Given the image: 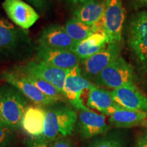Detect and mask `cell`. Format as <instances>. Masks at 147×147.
<instances>
[{"label": "cell", "instance_id": "6da1fadb", "mask_svg": "<svg viewBox=\"0 0 147 147\" xmlns=\"http://www.w3.org/2000/svg\"><path fill=\"white\" fill-rule=\"evenodd\" d=\"M35 51L36 47L27 29L0 18V60L23 61Z\"/></svg>", "mask_w": 147, "mask_h": 147}, {"label": "cell", "instance_id": "7a4b0ae2", "mask_svg": "<svg viewBox=\"0 0 147 147\" xmlns=\"http://www.w3.org/2000/svg\"><path fill=\"white\" fill-rule=\"evenodd\" d=\"M55 104L46 111L45 129L42 136L47 142L71 135L78 119L74 108L65 104Z\"/></svg>", "mask_w": 147, "mask_h": 147}, {"label": "cell", "instance_id": "3957f363", "mask_svg": "<svg viewBox=\"0 0 147 147\" xmlns=\"http://www.w3.org/2000/svg\"><path fill=\"white\" fill-rule=\"evenodd\" d=\"M28 99L19 90L8 83L0 87V122L16 129L21 127L28 108Z\"/></svg>", "mask_w": 147, "mask_h": 147}, {"label": "cell", "instance_id": "277c9868", "mask_svg": "<svg viewBox=\"0 0 147 147\" xmlns=\"http://www.w3.org/2000/svg\"><path fill=\"white\" fill-rule=\"evenodd\" d=\"M127 44L141 67L147 70V11L137 12L127 25Z\"/></svg>", "mask_w": 147, "mask_h": 147}, {"label": "cell", "instance_id": "5b68a950", "mask_svg": "<svg viewBox=\"0 0 147 147\" xmlns=\"http://www.w3.org/2000/svg\"><path fill=\"white\" fill-rule=\"evenodd\" d=\"M134 80L133 67L121 56L103 69L94 79L97 85H102L113 89L135 86Z\"/></svg>", "mask_w": 147, "mask_h": 147}, {"label": "cell", "instance_id": "8992f818", "mask_svg": "<svg viewBox=\"0 0 147 147\" xmlns=\"http://www.w3.org/2000/svg\"><path fill=\"white\" fill-rule=\"evenodd\" d=\"M0 78L19 90L28 100L32 102L36 106H51L57 102V101L47 96L40 91L16 67L3 71L0 74Z\"/></svg>", "mask_w": 147, "mask_h": 147}, {"label": "cell", "instance_id": "52a82bcc", "mask_svg": "<svg viewBox=\"0 0 147 147\" xmlns=\"http://www.w3.org/2000/svg\"><path fill=\"white\" fill-rule=\"evenodd\" d=\"M104 32L106 42L110 44L121 43L122 32L125 19V10L121 0H105Z\"/></svg>", "mask_w": 147, "mask_h": 147}, {"label": "cell", "instance_id": "ba28073f", "mask_svg": "<svg viewBox=\"0 0 147 147\" xmlns=\"http://www.w3.org/2000/svg\"><path fill=\"white\" fill-rule=\"evenodd\" d=\"M121 49V43L110 44L96 54L81 60L82 74L88 80H94L103 69L119 57Z\"/></svg>", "mask_w": 147, "mask_h": 147}, {"label": "cell", "instance_id": "9c48e42d", "mask_svg": "<svg viewBox=\"0 0 147 147\" xmlns=\"http://www.w3.org/2000/svg\"><path fill=\"white\" fill-rule=\"evenodd\" d=\"M93 85L82 74L80 65L69 71L63 86V95L75 109L89 110L82 103V95L84 90L89 89Z\"/></svg>", "mask_w": 147, "mask_h": 147}, {"label": "cell", "instance_id": "30bf717a", "mask_svg": "<svg viewBox=\"0 0 147 147\" xmlns=\"http://www.w3.org/2000/svg\"><path fill=\"white\" fill-rule=\"evenodd\" d=\"M16 67L23 72L30 74L50 82L63 95V86L69 70L57 68L38 59L29 61Z\"/></svg>", "mask_w": 147, "mask_h": 147}, {"label": "cell", "instance_id": "8fae6325", "mask_svg": "<svg viewBox=\"0 0 147 147\" xmlns=\"http://www.w3.org/2000/svg\"><path fill=\"white\" fill-rule=\"evenodd\" d=\"M2 7L12 23L23 29L30 28L39 19L38 12L23 0H4Z\"/></svg>", "mask_w": 147, "mask_h": 147}, {"label": "cell", "instance_id": "7c38bea8", "mask_svg": "<svg viewBox=\"0 0 147 147\" xmlns=\"http://www.w3.org/2000/svg\"><path fill=\"white\" fill-rule=\"evenodd\" d=\"M36 59L57 68L70 70L80 65V59L69 50L53 49L38 46Z\"/></svg>", "mask_w": 147, "mask_h": 147}, {"label": "cell", "instance_id": "4fadbf2b", "mask_svg": "<svg viewBox=\"0 0 147 147\" xmlns=\"http://www.w3.org/2000/svg\"><path fill=\"white\" fill-rule=\"evenodd\" d=\"M75 42L59 24H53L42 29L38 38V46L53 49L70 50Z\"/></svg>", "mask_w": 147, "mask_h": 147}, {"label": "cell", "instance_id": "5bb4252c", "mask_svg": "<svg viewBox=\"0 0 147 147\" xmlns=\"http://www.w3.org/2000/svg\"><path fill=\"white\" fill-rule=\"evenodd\" d=\"M113 100L121 107L147 113V97L136 86H127L111 91Z\"/></svg>", "mask_w": 147, "mask_h": 147}, {"label": "cell", "instance_id": "9a60e30c", "mask_svg": "<svg viewBox=\"0 0 147 147\" xmlns=\"http://www.w3.org/2000/svg\"><path fill=\"white\" fill-rule=\"evenodd\" d=\"M78 128L80 135L84 138H91L106 132L109 129L105 116L91 110H80L78 115Z\"/></svg>", "mask_w": 147, "mask_h": 147}, {"label": "cell", "instance_id": "2e32d148", "mask_svg": "<svg viewBox=\"0 0 147 147\" xmlns=\"http://www.w3.org/2000/svg\"><path fill=\"white\" fill-rule=\"evenodd\" d=\"M87 106L106 115H111L119 106L112 97L111 92L93 84L89 90Z\"/></svg>", "mask_w": 147, "mask_h": 147}, {"label": "cell", "instance_id": "e0dca14e", "mask_svg": "<svg viewBox=\"0 0 147 147\" xmlns=\"http://www.w3.org/2000/svg\"><path fill=\"white\" fill-rule=\"evenodd\" d=\"M109 122L116 127L128 128L147 125V113L128 110L119 106L110 116Z\"/></svg>", "mask_w": 147, "mask_h": 147}, {"label": "cell", "instance_id": "ac0fdd59", "mask_svg": "<svg viewBox=\"0 0 147 147\" xmlns=\"http://www.w3.org/2000/svg\"><path fill=\"white\" fill-rule=\"evenodd\" d=\"M45 119L46 110L40 106H29L24 114L21 126L31 136L40 137L44 132Z\"/></svg>", "mask_w": 147, "mask_h": 147}, {"label": "cell", "instance_id": "d6986e66", "mask_svg": "<svg viewBox=\"0 0 147 147\" xmlns=\"http://www.w3.org/2000/svg\"><path fill=\"white\" fill-rule=\"evenodd\" d=\"M106 38L103 34H93L82 41L76 42L69 51L74 53L80 61L96 54L106 47Z\"/></svg>", "mask_w": 147, "mask_h": 147}, {"label": "cell", "instance_id": "ffe728a7", "mask_svg": "<svg viewBox=\"0 0 147 147\" xmlns=\"http://www.w3.org/2000/svg\"><path fill=\"white\" fill-rule=\"evenodd\" d=\"M105 10V0H93L75 9L73 17L91 27L104 16Z\"/></svg>", "mask_w": 147, "mask_h": 147}, {"label": "cell", "instance_id": "44dd1931", "mask_svg": "<svg viewBox=\"0 0 147 147\" xmlns=\"http://www.w3.org/2000/svg\"><path fill=\"white\" fill-rule=\"evenodd\" d=\"M63 27L75 43L82 41L93 34L91 27L74 17L69 19Z\"/></svg>", "mask_w": 147, "mask_h": 147}, {"label": "cell", "instance_id": "7402d4cb", "mask_svg": "<svg viewBox=\"0 0 147 147\" xmlns=\"http://www.w3.org/2000/svg\"><path fill=\"white\" fill-rule=\"evenodd\" d=\"M16 68H17V67H16ZM18 70H20V69H18ZM22 72L25 75V76H26L40 91H42V93L47 95V96L51 97V98L53 99V100H55L56 101H57V102L61 100H63L64 95L62 94V93H61L55 86H53L52 84H51L50 82L46 81V80H43V79L38 78V77H37L36 76H34V75L30 74L23 72V71H22Z\"/></svg>", "mask_w": 147, "mask_h": 147}, {"label": "cell", "instance_id": "603a6c76", "mask_svg": "<svg viewBox=\"0 0 147 147\" xmlns=\"http://www.w3.org/2000/svg\"><path fill=\"white\" fill-rule=\"evenodd\" d=\"M15 129L0 122V147H12L16 139Z\"/></svg>", "mask_w": 147, "mask_h": 147}, {"label": "cell", "instance_id": "cb8c5ba5", "mask_svg": "<svg viewBox=\"0 0 147 147\" xmlns=\"http://www.w3.org/2000/svg\"><path fill=\"white\" fill-rule=\"evenodd\" d=\"M40 14H45L51 8L52 0H25Z\"/></svg>", "mask_w": 147, "mask_h": 147}, {"label": "cell", "instance_id": "d4e9b609", "mask_svg": "<svg viewBox=\"0 0 147 147\" xmlns=\"http://www.w3.org/2000/svg\"><path fill=\"white\" fill-rule=\"evenodd\" d=\"M89 147H123L120 140L116 138H104L95 141Z\"/></svg>", "mask_w": 147, "mask_h": 147}, {"label": "cell", "instance_id": "484cf974", "mask_svg": "<svg viewBox=\"0 0 147 147\" xmlns=\"http://www.w3.org/2000/svg\"><path fill=\"white\" fill-rule=\"evenodd\" d=\"M63 2L67 5L69 8L74 10L78 7L85 4L89 1H93V0H61Z\"/></svg>", "mask_w": 147, "mask_h": 147}, {"label": "cell", "instance_id": "4316f807", "mask_svg": "<svg viewBox=\"0 0 147 147\" xmlns=\"http://www.w3.org/2000/svg\"><path fill=\"white\" fill-rule=\"evenodd\" d=\"M51 147H74L72 143L68 140L59 138L55 140Z\"/></svg>", "mask_w": 147, "mask_h": 147}, {"label": "cell", "instance_id": "83f0119b", "mask_svg": "<svg viewBox=\"0 0 147 147\" xmlns=\"http://www.w3.org/2000/svg\"><path fill=\"white\" fill-rule=\"evenodd\" d=\"M48 142L42 136L36 138V140L32 144L29 145V147H49Z\"/></svg>", "mask_w": 147, "mask_h": 147}, {"label": "cell", "instance_id": "f1b7e54d", "mask_svg": "<svg viewBox=\"0 0 147 147\" xmlns=\"http://www.w3.org/2000/svg\"><path fill=\"white\" fill-rule=\"evenodd\" d=\"M138 147H147V130L139 137Z\"/></svg>", "mask_w": 147, "mask_h": 147}, {"label": "cell", "instance_id": "f546056e", "mask_svg": "<svg viewBox=\"0 0 147 147\" xmlns=\"http://www.w3.org/2000/svg\"><path fill=\"white\" fill-rule=\"evenodd\" d=\"M135 1H136L137 2L141 3V4L147 5V0H135Z\"/></svg>", "mask_w": 147, "mask_h": 147}, {"label": "cell", "instance_id": "4dcf8cb0", "mask_svg": "<svg viewBox=\"0 0 147 147\" xmlns=\"http://www.w3.org/2000/svg\"><path fill=\"white\" fill-rule=\"evenodd\" d=\"M0 18H1V17H0Z\"/></svg>", "mask_w": 147, "mask_h": 147}, {"label": "cell", "instance_id": "1f68e13d", "mask_svg": "<svg viewBox=\"0 0 147 147\" xmlns=\"http://www.w3.org/2000/svg\"></svg>", "mask_w": 147, "mask_h": 147}]
</instances>
